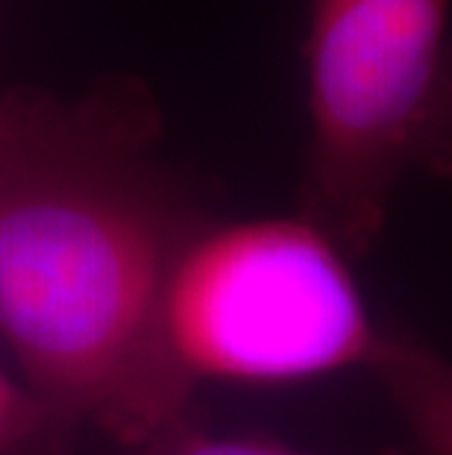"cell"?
I'll return each mask as SVG.
<instances>
[{
    "mask_svg": "<svg viewBox=\"0 0 452 455\" xmlns=\"http://www.w3.org/2000/svg\"><path fill=\"white\" fill-rule=\"evenodd\" d=\"M123 94L0 98V335L38 409L123 443L182 429L191 376L165 329L174 267L203 227L150 159Z\"/></svg>",
    "mask_w": 452,
    "mask_h": 455,
    "instance_id": "1",
    "label": "cell"
},
{
    "mask_svg": "<svg viewBox=\"0 0 452 455\" xmlns=\"http://www.w3.org/2000/svg\"><path fill=\"white\" fill-rule=\"evenodd\" d=\"M303 218L377 244L411 173L452 177V0H309Z\"/></svg>",
    "mask_w": 452,
    "mask_h": 455,
    "instance_id": "2",
    "label": "cell"
},
{
    "mask_svg": "<svg viewBox=\"0 0 452 455\" xmlns=\"http://www.w3.org/2000/svg\"><path fill=\"white\" fill-rule=\"evenodd\" d=\"M165 329L191 379L233 382L368 367L382 341L347 253L309 218L200 229L170 276Z\"/></svg>",
    "mask_w": 452,
    "mask_h": 455,
    "instance_id": "3",
    "label": "cell"
},
{
    "mask_svg": "<svg viewBox=\"0 0 452 455\" xmlns=\"http://www.w3.org/2000/svg\"><path fill=\"white\" fill-rule=\"evenodd\" d=\"M426 455H452V362L406 335H385L368 364Z\"/></svg>",
    "mask_w": 452,
    "mask_h": 455,
    "instance_id": "4",
    "label": "cell"
},
{
    "mask_svg": "<svg viewBox=\"0 0 452 455\" xmlns=\"http://www.w3.org/2000/svg\"><path fill=\"white\" fill-rule=\"evenodd\" d=\"M162 455H317V452H303L285 443L265 441V438H211V435H200L191 429H177L168 435L165 441L153 443ZM373 455H402L397 450H385Z\"/></svg>",
    "mask_w": 452,
    "mask_h": 455,
    "instance_id": "5",
    "label": "cell"
},
{
    "mask_svg": "<svg viewBox=\"0 0 452 455\" xmlns=\"http://www.w3.org/2000/svg\"><path fill=\"white\" fill-rule=\"evenodd\" d=\"M38 403L24 391H18V385L9 379L6 371L0 367V452L9 450L18 441L27 426H30Z\"/></svg>",
    "mask_w": 452,
    "mask_h": 455,
    "instance_id": "6",
    "label": "cell"
}]
</instances>
